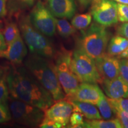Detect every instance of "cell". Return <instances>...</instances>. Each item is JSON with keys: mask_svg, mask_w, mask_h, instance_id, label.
<instances>
[{"mask_svg": "<svg viewBox=\"0 0 128 128\" xmlns=\"http://www.w3.org/2000/svg\"><path fill=\"white\" fill-rule=\"evenodd\" d=\"M10 92L8 86L6 74L0 78V103L7 104Z\"/></svg>", "mask_w": 128, "mask_h": 128, "instance_id": "cell-22", "label": "cell"}, {"mask_svg": "<svg viewBox=\"0 0 128 128\" xmlns=\"http://www.w3.org/2000/svg\"><path fill=\"white\" fill-rule=\"evenodd\" d=\"M6 78L12 98L38 107L44 111L54 103L52 96L25 66H12Z\"/></svg>", "mask_w": 128, "mask_h": 128, "instance_id": "cell-1", "label": "cell"}, {"mask_svg": "<svg viewBox=\"0 0 128 128\" xmlns=\"http://www.w3.org/2000/svg\"><path fill=\"white\" fill-rule=\"evenodd\" d=\"M7 47V44L5 40L4 35L1 32H0V53L5 50Z\"/></svg>", "mask_w": 128, "mask_h": 128, "instance_id": "cell-34", "label": "cell"}, {"mask_svg": "<svg viewBox=\"0 0 128 128\" xmlns=\"http://www.w3.org/2000/svg\"><path fill=\"white\" fill-rule=\"evenodd\" d=\"M12 119L10 110L7 104L0 103V124L7 122Z\"/></svg>", "mask_w": 128, "mask_h": 128, "instance_id": "cell-28", "label": "cell"}, {"mask_svg": "<svg viewBox=\"0 0 128 128\" xmlns=\"http://www.w3.org/2000/svg\"><path fill=\"white\" fill-rule=\"evenodd\" d=\"M5 24L4 22L2 20H0V32H2L3 29H4Z\"/></svg>", "mask_w": 128, "mask_h": 128, "instance_id": "cell-38", "label": "cell"}, {"mask_svg": "<svg viewBox=\"0 0 128 128\" xmlns=\"http://www.w3.org/2000/svg\"><path fill=\"white\" fill-rule=\"evenodd\" d=\"M120 76L128 84V58L120 60Z\"/></svg>", "mask_w": 128, "mask_h": 128, "instance_id": "cell-29", "label": "cell"}, {"mask_svg": "<svg viewBox=\"0 0 128 128\" xmlns=\"http://www.w3.org/2000/svg\"><path fill=\"white\" fill-rule=\"evenodd\" d=\"M118 15L119 22H128V5L118 3Z\"/></svg>", "mask_w": 128, "mask_h": 128, "instance_id": "cell-27", "label": "cell"}, {"mask_svg": "<svg viewBox=\"0 0 128 128\" xmlns=\"http://www.w3.org/2000/svg\"><path fill=\"white\" fill-rule=\"evenodd\" d=\"M71 128H82L84 122V116L78 112H74L70 119Z\"/></svg>", "mask_w": 128, "mask_h": 128, "instance_id": "cell-26", "label": "cell"}, {"mask_svg": "<svg viewBox=\"0 0 128 128\" xmlns=\"http://www.w3.org/2000/svg\"><path fill=\"white\" fill-rule=\"evenodd\" d=\"M107 54L110 56H119L122 52H124L119 44L114 40L113 38L109 40L108 48H107Z\"/></svg>", "mask_w": 128, "mask_h": 128, "instance_id": "cell-24", "label": "cell"}, {"mask_svg": "<svg viewBox=\"0 0 128 128\" xmlns=\"http://www.w3.org/2000/svg\"><path fill=\"white\" fill-rule=\"evenodd\" d=\"M2 34L6 44L8 45L20 35V28L17 24L13 22H6L2 30Z\"/></svg>", "mask_w": 128, "mask_h": 128, "instance_id": "cell-19", "label": "cell"}, {"mask_svg": "<svg viewBox=\"0 0 128 128\" xmlns=\"http://www.w3.org/2000/svg\"><path fill=\"white\" fill-rule=\"evenodd\" d=\"M9 108L14 120L30 127L39 126L45 117L41 108L13 98L10 102Z\"/></svg>", "mask_w": 128, "mask_h": 128, "instance_id": "cell-7", "label": "cell"}, {"mask_svg": "<svg viewBox=\"0 0 128 128\" xmlns=\"http://www.w3.org/2000/svg\"><path fill=\"white\" fill-rule=\"evenodd\" d=\"M91 14L96 23L106 27L118 23V2L114 0H100L92 5Z\"/></svg>", "mask_w": 128, "mask_h": 128, "instance_id": "cell-9", "label": "cell"}, {"mask_svg": "<svg viewBox=\"0 0 128 128\" xmlns=\"http://www.w3.org/2000/svg\"><path fill=\"white\" fill-rule=\"evenodd\" d=\"M92 15L91 12L80 14L75 16L71 20L72 25L76 29L84 30L88 28L92 23Z\"/></svg>", "mask_w": 128, "mask_h": 128, "instance_id": "cell-20", "label": "cell"}, {"mask_svg": "<svg viewBox=\"0 0 128 128\" xmlns=\"http://www.w3.org/2000/svg\"><path fill=\"white\" fill-rule=\"evenodd\" d=\"M24 66L50 92L55 101L66 98L58 78L55 65L50 59L32 53L25 60Z\"/></svg>", "mask_w": 128, "mask_h": 128, "instance_id": "cell-2", "label": "cell"}, {"mask_svg": "<svg viewBox=\"0 0 128 128\" xmlns=\"http://www.w3.org/2000/svg\"><path fill=\"white\" fill-rule=\"evenodd\" d=\"M56 30L62 38H67L74 34L76 28L66 18L56 19Z\"/></svg>", "mask_w": 128, "mask_h": 128, "instance_id": "cell-21", "label": "cell"}, {"mask_svg": "<svg viewBox=\"0 0 128 128\" xmlns=\"http://www.w3.org/2000/svg\"><path fill=\"white\" fill-rule=\"evenodd\" d=\"M104 95L98 85L93 83L82 82L72 95L66 97L68 100H77L97 105Z\"/></svg>", "mask_w": 128, "mask_h": 128, "instance_id": "cell-10", "label": "cell"}, {"mask_svg": "<svg viewBox=\"0 0 128 128\" xmlns=\"http://www.w3.org/2000/svg\"><path fill=\"white\" fill-rule=\"evenodd\" d=\"M116 118L119 119L123 128H128V113L122 110L116 109Z\"/></svg>", "mask_w": 128, "mask_h": 128, "instance_id": "cell-31", "label": "cell"}, {"mask_svg": "<svg viewBox=\"0 0 128 128\" xmlns=\"http://www.w3.org/2000/svg\"><path fill=\"white\" fill-rule=\"evenodd\" d=\"M7 1L8 0H0V18H4L7 16Z\"/></svg>", "mask_w": 128, "mask_h": 128, "instance_id": "cell-33", "label": "cell"}, {"mask_svg": "<svg viewBox=\"0 0 128 128\" xmlns=\"http://www.w3.org/2000/svg\"><path fill=\"white\" fill-rule=\"evenodd\" d=\"M73 112V106L68 100H58L44 111L46 118L60 123L66 127Z\"/></svg>", "mask_w": 128, "mask_h": 128, "instance_id": "cell-11", "label": "cell"}, {"mask_svg": "<svg viewBox=\"0 0 128 128\" xmlns=\"http://www.w3.org/2000/svg\"><path fill=\"white\" fill-rule=\"evenodd\" d=\"M28 54L26 46L23 39L20 35L15 40L7 45L6 49L0 53V58H4L12 63L20 64Z\"/></svg>", "mask_w": 128, "mask_h": 128, "instance_id": "cell-13", "label": "cell"}, {"mask_svg": "<svg viewBox=\"0 0 128 128\" xmlns=\"http://www.w3.org/2000/svg\"><path fill=\"white\" fill-rule=\"evenodd\" d=\"M71 66L81 82L102 84L103 82L95 60L78 48L72 53Z\"/></svg>", "mask_w": 128, "mask_h": 128, "instance_id": "cell-6", "label": "cell"}, {"mask_svg": "<svg viewBox=\"0 0 128 128\" xmlns=\"http://www.w3.org/2000/svg\"><path fill=\"white\" fill-rule=\"evenodd\" d=\"M108 100L114 108L128 113V97L117 99L108 97Z\"/></svg>", "mask_w": 128, "mask_h": 128, "instance_id": "cell-23", "label": "cell"}, {"mask_svg": "<svg viewBox=\"0 0 128 128\" xmlns=\"http://www.w3.org/2000/svg\"><path fill=\"white\" fill-rule=\"evenodd\" d=\"M19 28L24 40L32 53L49 59L55 56L56 51L53 44L45 35L33 26L29 16L20 17Z\"/></svg>", "mask_w": 128, "mask_h": 128, "instance_id": "cell-4", "label": "cell"}, {"mask_svg": "<svg viewBox=\"0 0 128 128\" xmlns=\"http://www.w3.org/2000/svg\"><path fill=\"white\" fill-rule=\"evenodd\" d=\"M114 1L120 4L128 5V0H114Z\"/></svg>", "mask_w": 128, "mask_h": 128, "instance_id": "cell-37", "label": "cell"}, {"mask_svg": "<svg viewBox=\"0 0 128 128\" xmlns=\"http://www.w3.org/2000/svg\"><path fill=\"white\" fill-rule=\"evenodd\" d=\"M99 1H100V0H86V7H87L88 6H90V5H91V6L94 5V4L97 3Z\"/></svg>", "mask_w": 128, "mask_h": 128, "instance_id": "cell-36", "label": "cell"}, {"mask_svg": "<svg viewBox=\"0 0 128 128\" xmlns=\"http://www.w3.org/2000/svg\"><path fill=\"white\" fill-rule=\"evenodd\" d=\"M39 127L42 128H64L60 123L57 122L54 120L44 117V120L39 124Z\"/></svg>", "mask_w": 128, "mask_h": 128, "instance_id": "cell-30", "label": "cell"}, {"mask_svg": "<svg viewBox=\"0 0 128 128\" xmlns=\"http://www.w3.org/2000/svg\"><path fill=\"white\" fill-rule=\"evenodd\" d=\"M30 20L37 30L48 37H52L56 31V18L48 7L39 1L32 8Z\"/></svg>", "mask_w": 128, "mask_h": 128, "instance_id": "cell-8", "label": "cell"}, {"mask_svg": "<svg viewBox=\"0 0 128 128\" xmlns=\"http://www.w3.org/2000/svg\"><path fill=\"white\" fill-rule=\"evenodd\" d=\"M116 34L128 39V22H124L116 28Z\"/></svg>", "mask_w": 128, "mask_h": 128, "instance_id": "cell-32", "label": "cell"}, {"mask_svg": "<svg viewBox=\"0 0 128 128\" xmlns=\"http://www.w3.org/2000/svg\"><path fill=\"white\" fill-rule=\"evenodd\" d=\"M96 66L102 80H112L120 76V60L105 54L96 59Z\"/></svg>", "mask_w": 128, "mask_h": 128, "instance_id": "cell-12", "label": "cell"}, {"mask_svg": "<svg viewBox=\"0 0 128 128\" xmlns=\"http://www.w3.org/2000/svg\"><path fill=\"white\" fill-rule=\"evenodd\" d=\"M34 2L35 0H10L11 8L14 10L30 8L34 5Z\"/></svg>", "mask_w": 128, "mask_h": 128, "instance_id": "cell-25", "label": "cell"}, {"mask_svg": "<svg viewBox=\"0 0 128 128\" xmlns=\"http://www.w3.org/2000/svg\"><path fill=\"white\" fill-rule=\"evenodd\" d=\"M73 106V112H78L88 120L102 119L99 110L92 104L77 100H68Z\"/></svg>", "mask_w": 128, "mask_h": 128, "instance_id": "cell-16", "label": "cell"}, {"mask_svg": "<svg viewBox=\"0 0 128 128\" xmlns=\"http://www.w3.org/2000/svg\"><path fill=\"white\" fill-rule=\"evenodd\" d=\"M101 84L109 98L117 99L128 97V84L120 76L112 80H104Z\"/></svg>", "mask_w": 128, "mask_h": 128, "instance_id": "cell-14", "label": "cell"}, {"mask_svg": "<svg viewBox=\"0 0 128 128\" xmlns=\"http://www.w3.org/2000/svg\"><path fill=\"white\" fill-rule=\"evenodd\" d=\"M118 57L119 59L122 58H128V48L126 50H124V52H122L119 56H118Z\"/></svg>", "mask_w": 128, "mask_h": 128, "instance_id": "cell-35", "label": "cell"}, {"mask_svg": "<svg viewBox=\"0 0 128 128\" xmlns=\"http://www.w3.org/2000/svg\"><path fill=\"white\" fill-rule=\"evenodd\" d=\"M78 1L80 2V4H81L83 7L86 8V0H78Z\"/></svg>", "mask_w": 128, "mask_h": 128, "instance_id": "cell-40", "label": "cell"}, {"mask_svg": "<svg viewBox=\"0 0 128 128\" xmlns=\"http://www.w3.org/2000/svg\"><path fill=\"white\" fill-rule=\"evenodd\" d=\"M86 128H122V124L118 118L110 120H84Z\"/></svg>", "mask_w": 128, "mask_h": 128, "instance_id": "cell-17", "label": "cell"}, {"mask_svg": "<svg viewBox=\"0 0 128 128\" xmlns=\"http://www.w3.org/2000/svg\"><path fill=\"white\" fill-rule=\"evenodd\" d=\"M97 106L103 119L110 120L116 118V110L108 101V97H106L104 94Z\"/></svg>", "mask_w": 128, "mask_h": 128, "instance_id": "cell-18", "label": "cell"}, {"mask_svg": "<svg viewBox=\"0 0 128 128\" xmlns=\"http://www.w3.org/2000/svg\"><path fill=\"white\" fill-rule=\"evenodd\" d=\"M72 52L65 49L57 51L54 57L56 72L66 97L74 93L80 82L72 69Z\"/></svg>", "mask_w": 128, "mask_h": 128, "instance_id": "cell-5", "label": "cell"}, {"mask_svg": "<svg viewBox=\"0 0 128 128\" xmlns=\"http://www.w3.org/2000/svg\"><path fill=\"white\" fill-rule=\"evenodd\" d=\"M81 31L77 40V48L94 60L106 54L110 34L106 27L96 22Z\"/></svg>", "mask_w": 128, "mask_h": 128, "instance_id": "cell-3", "label": "cell"}, {"mask_svg": "<svg viewBox=\"0 0 128 128\" xmlns=\"http://www.w3.org/2000/svg\"><path fill=\"white\" fill-rule=\"evenodd\" d=\"M48 7L53 15L60 18H72L76 10L74 0H48Z\"/></svg>", "mask_w": 128, "mask_h": 128, "instance_id": "cell-15", "label": "cell"}, {"mask_svg": "<svg viewBox=\"0 0 128 128\" xmlns=\"http://www.w3.org/2000/svg\"><path fill=\"white\" fill-rule=\"evenodd\" d=\"M5 69L2 67H0V78L5 74Z\"/></svg>", "mask_w": 128, "mask_h": 128, "instance_id": "cell-39", "label": "cell"}]
</instances>
